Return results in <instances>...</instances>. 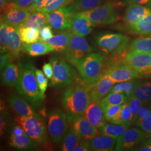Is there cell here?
Masks as SVG:
<instances>
[{
	"mask_svg": "<svg viewBox=\"0 0 151 151\" xmlns=\"http://www.w3.org/2000/svg\"><path fill=\"white\" fill-rule=\"evenodd\" d=\"M18 65L19 78L16 86L17 91L35 110H38L42 107L45 96L38 87L36 68L29 60L20 62Z\"/></svg>",
	"mask_w": 151,
	"mask_h": 151,
	"instance_id": "obj_1",
	"label": "cell"
},
{
	"mask_svg": "<svg viewBox=\"0 0 151 151\" xmlns=\"http://www.w3.org/2000/svg\"><path fill=\"white\" fill-rule=\"evenodd\" d=\"M61 101L70 116L85 115L87 108L91 103L87 83L76 79L63 92Z\"/></svg>",
	"mask_w": 151,
	"mask_h": 151,
	"instance_id": "obj_2",
	"label": "cell"
},
{
	"mask_svg": "<svg viewBox=\"0 0 151 151\" xmlns=\"http://www.w3.org/2000/svg\"><path fill=\"white\" fill-rule=\"evenodd\" d=\"M107 54L104 52H93L73 60L71 64L78 70L82 81L91 83L99 81L106 75Z\"/></svg>",
	"mask_w": 151,
	"mask_h": 151,
	"instance_id": "obj_3",
	"label": "cell"
},
{
	"mask_svg": "<svg viewBox=\"0 0 151 151\" xmlns=\"http://www.w3.org/2000/svg\"><path fill=\"white\" fill-rule=\"evenodd\" d=\"M127 51L108 58L106 75L115 83L133 80L140 78L132 65L125 60Z\"/></svg>",
	"mask_w": 151,
	"mask_h": 151,
	"instance_id": "obj_4",
	"label": "cell"
},
{
	"mask_svg": "<svg viewBox=\"0 0 151 151\" xmlns=\"http://www.w3.org/2000/svg\"><path fill=\"white\" fill-rule=\"evenodd\" d=\"M60 55H54L50 59L53 68V76L49 86L58 88L70 86L76 80L75 70Z\"/></svg>",
	"mask_w": 151,
	"mask_h": 151,
	"instance_id": "obj_5",
	"label": "cell"
},
{
	"mask_svg": "<svg viewBox=\"0 0 151 151\" xmlns=\"http://www.w3.org/2000/svg\"><path fill=\"white\" fill-rule=\"evenodd\" d=\"M130 38L122 34L106 32L96 36L97 47L107 54H119L127 49Z\"/></svg>",
	"mask_w": 151,
	"mask_h": 151,
	"instance_id": "obj_6",
	"label": "cell"
},
{
	"mask_svg": "<svg viewBox=\"0 0 151 151\" xmlns=\"http://www.w3.org/2000/svg\"><path fill=\"white\" fill-rule=\"evenodd\" d=\"M15 120L22 125L26 133L33 140L42 146L48 145V138L43 119L38 115L30 116H19Z\"/></svg>",
	"mask_w": 151,
	"mask_h": 151,
	"instance_id": "obj_7",
	"label": "cell"
},
{
	"mask_svg": "<svg viewBox=\"0 0 151 151\" xmlns=\"http://www.w3.org/2000/svg\"><path fill=\"white\" fill-rule=\"evenodd\" d=\"M69 117L60 109L52 110L48 118V130L54 143L59 145L63 140L68 129Z\"/></svg>",
	"mask_w": 151,
	"mask_h": 151,
	"instance_id": "obj_8",
	"label": "cell"
},
{
	"mask_svg": "<svg viewBox=\"0 0 151 151\" xmlns=\"http://www.w3.org/2000/svg\"><path fill=\"white\" fill-rule=\"evenodd\" d=\"M76 14L86 17L95 25L111 24L118 20L114 5L110 1L105 2L103 5L90 10L80 11Z\"/></svg>",
	"mask_w": 151,
	"mask_h": 151,
	"instance_id": "obj_9",
	"label": "cell"
},
{
	"mask_svg": "<svg viewBox=\"0 0 151 151\" xmlns=\"http://www.w3.org/2000/svg\"><path fill=\"white\" fill-rule=\"evenodd\" d=\"M95 51L96 48L90 45L83 37L72 33L68 49L63 54L65 60L72 63L73 60L81 58Z\"/></svg>",
	"mask_w": 151,
	"mask_h": 151,
	"instance_id": "obj_10",
	"label": "cell"
},
{
	"mask_svg": "<svg viewBox=\"0 0 151 151\" xmlns=\"http://www.w3.org/2000/svg\"><path fill=\"white\" fill-rule=\"evenodd\" d=\"M77 13L71 4H68L60 9L49 13V25L57 31L70 29L72 16Z\"/></svg>",
	"mask_w": 151,
	"mask_h": 151,
	"instance_id": "obj_11",
	"label": "cell"
},
{
	"mask_svg": "<svg viewBox=\"0 0 151 151\" xmlns=\"http://www.w3.org/2000/svg\"><path fill=\"white\" fill-rule=\"evenodd\" d=\"M125 60L140 78L151 77V53L129 51L126 54Z\"/></svg>",
	"mask_w": 151,
	"mask_h": 151,
	"instance_id": "obj_12",
	"label": "cell"
},
{
	"mask_svg": "<svg viewBox=\"0 0 151 151\" xmlns=\"http://www.w3.org/2000/svg\"><path fill=\"white\" fill-rule=\"evenodd\" d=\"M146 138V133L140 129L136 128H128L116 139L115 150H128L145 140Z\"/></svg>",
	"mask_w": 151,
	"mask_h": 151,
	"instance_id": "obj_13",
	"label": "cell"
},
{
	"mask_svg": "<svg viewBox=\"0 0 151 151\" xmlns=\"http://www.w3.org/2000/svg\"><path fill=\"white\" fill-rule=\"evenodd\" d=\"M69 117L70 122L77 134L83 140H90L100 135V132L85 116H76Z\"/></svg>",
	"mask_w": 151,
	"mask_h": 151,
	"instance_id": "obj_14",
	"label": "cell"
},
{
	"mask_svg": "<svg viewBox=\"0 0 151 151\" xmlns=\"http://www.w3.org/2000/svg\"><path fill=\"white\" fill-rule=\"evenodd\" d=\"M115 83V82L106 75L95 82L87 83L91 101L99 102L111 92Z\"/></svg>",
	"mask_w": 151,
	"mask_h": 151,
	"instance_id": "obj_15",
	"label": "cell"
},
{
	"mask_svg": "<svg viewBox=\"0 0 151 151\" xmlns=\"http://www.w3.org/2000/svg\"><path fill=\"white\" fill-rule=\"evenodd\" d=\"M32 12L28 8L12 7L1 15V23L20 26L27 20Z\"/></svg>",
	"mask_w": 151,
	"mask_h": 151,
	"instance_id": "obj_16",
	"label": "cell"
},
{
	"mask_svg": "<svg viewBox=\"0 0 151 151\" xmlns=\"http://www.w3.org/2000/svg\"><path fill=\"white\" fill-rule=\"evenodd\" d=\"M95 25H96L88 18L75 14L71 18L70 29L71 32L75 35L85 37L92 32L93 27H95Z\"/></svg>",
	"mask_w": 151,
	"mask_h": 151,
	"instance_id": "obj_17",
	"label": "cell"
},
{
	"mask_svg": "<svg viewBox=\"0 0 151 151\" xmlns=\"http://www.w3.org/2000/svg\"><path fill=\"white\" fill-rule=\"evenodd\" d=\"M151 13V5H142L132 4L128 6L124 14L125 24H133L138 22Z\"/></svg>",
	"mask_w": 151,
	"mask_h": 151,
	"instance_id": "obj_18",
	"label": "cell"
},
{
	"mask_svg": "<svg viewBox=\"0 0 151 151\" xmlns=\"http://www.w3.org/2000/svg\"><path fill=\"white\" fill-rule=\"evenodd\" d=\"M11 108L19 116H30L38 115L34 109L27 103L26 100L22 99L15 93H10L7 99Z\"/></svg>",
	"mask_w": 151,
	"mask_h": 151,
	"instance_id": "obj_19",
	"label": "cell"
},
{
	"mask_svg": "<svg viewBox=\"0 0 151 151\" xmlns=\"http://www.w3.org/2000/svg\"><path fill=\"white\" fill-rule=\"evenodd\" d=\"M85 116L98 129L105 124V118L99 102H91L87 108Z\"/></svg>",
	"mask_w": 151,
	"mask_h": 151,
	"instance_id": "obj_20",
	"label": "cell"
},
{
	"mask_svg": "<svg viewBox=\"0 0 151 151\" xmlns=\"http://www.w3.org/2000/svg\"><path fill=\"white\" fill-rule=\"evenodd\" d=\"M124 30L132 34L140 36H151V13L140 21L128 24L123 27Z\"/></svg>",
	"mask_w": 151,
	"mask_h": 151,
	"instance_id": "obj_21",
	"label": "cell"
},
{
	"mask_svg": "<svg viewBox=\"0 0 151 151\" xmlns=\"http://www.w3.org/2000/svg\"><path fill=\"white\" fill-rule=\"evenodd\" d=\"M9 144L11 147L22 151L36 150L38 148V145L37 142L33 140L26 133L19 135L12 134Z\"/></svg>",
	"mask_w": 151,
	"mask_h": 151,
	"instance_id": "obj_22",
	"label": "cell"
},
{
	"mask_svg": "<svg viewBox=\"0 0 151 151\" xmlns=\"http://www.w3.org/2000/svg\"><path fill=\"white\" fill-rule=\"evenodd\" d=\"M19 78V65L10 63L1 71V82L6 86H16Z\"/></svg>",
	"mask_w": 151,
	"mask_h": 151,
	"instance_id": "obj_23",
	"label": "cell"
},
{
	"mask_svg": "<svg viewBox=\"0 0 151 151\" xmlns=\"http://www.w3.org/2000/svg\"><path fill=\"white\" fill-rule=\"evenodd\" d=\"M72 34V32L70 31L60 32L53 36L47 42L54 49L55 52L63 54L68 49Z\"/></svg>",
	"mask_w": 151,
	"mask_h": 151,
	"instance_id": "obj_24",
	"label": "cell"
},
{
	"mask_svg": "<svg viewBox=\"0 0 151 151\" xmlns=\"http://www.w3.org/2000/svg\"><path fill=\"white\" fill-rule=\"evenodd\" d=\"M9 52L15 58H19L22 49V40L18 30V26L9 27Z\"/></svg>",
	"mask_w": 151,
	"mask_h": 151,
	"instance_id": "obj_25",
	"label": "cell"
},
{
	"mask_svg": "<svg viewBox=\"0 0 151 151\" xmlns=\"http://www.w3.org/2000/svg\"><path fill=\"white\" fill-rule=\"evenodd\" d=\"M22 48L31 57L40 56L54 52V49L47 42H37L31 44H24Z\"/></svg>",
	"mask_w": 151,
	"mask_h": 151,
	"instance_id": "obj_26",
	"label": "cell"
},
{
	"mask_svg": "<svg viewBox=\"0 0 151 151\" xmlns=\"http://www.w3.org/2000/svg\"><path fill=\"white\" fill-rule=\"evenodd\" d=\"M116 139L105 135H97L90 140L92 151H113Z\"/></svg>",
	"mask_w": 151,
	"mask_h": 151,
	"instance_id": "obj_27",
	"label": "cell"
},
{
	"mask_svg": "<svg viewBox=\"0 0 151 151\" xmlns=\"http://www.w3.org/2000/svg\"><path fill=\"white\" fill-rule=\"evenodd\" d=\"M49 13L43 11L32 12L27 20L19 27H32L39 29L42 26L48 24Z\"/></svg>",
	"mask_w": 151,
	"mask_h": 151,
	"instance_id": "obj_28",
	"label": "cell"
},
{
	"mask_svg": "<svg viewBox=\"0 0 151 151\" xmlns=\"http://www.w3.org/2000/svg\"><path fill=\"white\" fill-rule=\"evenodd\" d=\"M130 125L129 124L119 125L105 123L103 127L99 129V131L101 135L117 139L129 128Z\"/></svg>",
	"mask_w": 151,
	"mask_h": 151,
	"instance_id": "obj_29",
	"label": "cell"
},
{
	"mask_svg": "<svg viewBox=\"0 0 151 151\" xmlns=\"http://www.w3.org/2000/svg\"><path fill=\"white\" fill-rule=\"evenodd\" d=\"M81 138L77 134L75 129L73 127H70L67 130L63 140L62 145V150L63 151H72L81 142Z\"/></svg>",
	"mask_w": 151,
	"mask_h": 151,
	"instance_id": "obj_30",
	"label": "cell"
},
{
	"mask_svg": "<svg viewBox=\"0 0 151 151\" xmlns=\"http://www.w3.org/2000/svg\"><path fill=\"white\" fill-rule=\"evenodd\" d=\"M128 97L124 94L117 92H110L101 99L99 103L102 107L103 111L109 106L123 105L127 103Z\"/></svg>",
	"mask_w": 151,
	"mask_h": 151,
	"instance_id": "obj_31",
	"label": "cell"
},
{
	"mask_svg": "<svg viewBox=\"0 0 151 151\" xmlns=\"http://www.w3.org/2000/svg\"><path fill=\"white\" fill-rule=\"evenodd\" d=\"M18 30L22 43L31 44L39 40V29L32 27L18 26Z\"/></svg>",
	"mask_w": 151,
	"mask_h": 151,
	"instance_id": "obj_32",
	"label": "cell"
},
{
	"mask_svg": "<svg viewBox=\"0 0 151 151\" xmlns=\"http://www.w3.org/2000/svg\"><path fill=\"white\" fill-rule=\"evenodd\" d=\"M129 51L151 53V36H141L135 38L130 45Z\"/></svg>",
	"mask_w": 151,
	"mask_h": 151,
	"instance_id": "obj_33",
	"label": "cell"
},
{
	"mask_svg": "<svg viewBox=\"0 0 151 151\" xmlns=\"http://www.w3.org/2000/svg\"><path fill=\"white\" fill-rule=\"evenodd\" d=\"M140 83L139 81L133 80L119 82L114 86L110 92L121 93L129 97L133 93L136 88Z\"/></svg>",
	"mask_w": 151,
	"mask_h": 151,
	"instance_id": "obj_34",
	"label": "cell"
},
{
	"mask_svg": "<svg viewBox=\"0 0 151 151\" xmlns=\"http://www.w3.org/2000/svg\"><path fill=\"white\" fill-rule=\"evenodd\" d=\"M106 0H72L70 3L77 12L90 10L103 5Z\"/></svg>",
	"mask_w": 151,
	"mask_h": 151,
	"instance_id": "obj_35",
	"label": "cell"
},
{
	"mask_svg": "<svg viewBox=\"0 0 151 151\" xmlns=\"http://www.w3.org/2000/svg\"><path fill=\"white\" fill-rule=\"evenodd\" d=\"M132 95L138 97L143 103L151 101V82H140Z\"/></svg>",
	"mask_w": 151,
	"mask_h": 151,
	"instance_id": "obj_36",
	"label": "cell"
},
{
	"mask_svg": "<svg viewBox=\"0 0 151 151\" xmlns=\"http://www.w3.org/2000/svg\"><path fill=\"white\" fill-rule=\"evenodd\" d=\"M123 105L109 106L104 111L106 121L114 124H119L120 114Z\"/></svg>",
	"mask_w": 151,
	"mask_h": 151,
	"instance_id": "obj_37",
	"label": "cell"
},
{
	"mask_svg": "<svg viewBox=\"0 0 151 151\" xmlns=\"http://www.w3.org/2000/svg\"><path fill=\"white\" fill-rule=\"evenodd\" d=\"M10 25L1 23L0 25V46L1 53L9 52V34Z\"/></svg>",
	"mask_w": 151,
	"mask_h": 151,
	"instance_id": "obj_38",
	"label": "cell"
},
{
	"mask_svg": "<svg viewBox=\"0 0 151 151\" xmlns=\"http://www.w3.org/2000/svg\"><path fill=\"white\" fill-rule=\"evenodd\" d=\"M134 123L133 116L130 110L129 104L127 103L123 104L120 114L119 125L129 124L131 125Z\"/></svg>",
	"mask_w": 151,
	"mask_h": 151,
	"instance_id": "obj_39",
	"label": "cell"
},
{
	"mask_svg": "<svg viewBox=\"0 0 151 151\" xmlns=\"http://www.w3.org/2000/svg\"><path fill=\"white\" fill-rule=\"evenodd\" d=\"M70 0H48L45 5L40 11L50 13L70 4Z\"/></svg>",
	"mask_w": 151,
	"mask_h": 151,
	"instance_id": "obj_40",
	"label": "cell"
},
{
	"mask_svg": "<svg viewBox=\"0 0 151 151\" xmlns=\"http://www.w3.org/2000/svg\"><path fill=\"white\" fill-rule=\"evenodd\" d=\"M127 103L129 104L130 110L133 116L134 123L135 122L137 116L140 108L143 106V102L139 100L138 97L132 95L128 97V101Z\"/></svg>",
	"mask_w": 151,
	"mask_h": 151,
	"instance_id": "obj_41",
	"label": "cell"
},
{
	"mask_svg": "<svg viewBox=\"0 0 151 151\" xmlns=\"http://www.w3.org/2000/svg\"><path fill=\"white\" fill-rule=\"evenodd\" d=\"M35 75L39 88L41 92L44 95V93L46 91L48 85V78L44 75V72L43 73V72L40 70H36Z\"/></svg>",
	"mask_w": 151,
	"mask_h": 151,
	"instance_id": "obj_42",
	"label": "cell"
},
{
	"mask_svg": "<svg viewBox=\"0 0 151 151\" xmlns=\"http://www.w3.org/2000/svg\"><path fill=\"white\" fill-rule=\"evenodd\" d=\"M52 28V27L50 25H44L39 29V41L48 42L49 39L53 36Z\"/></svg>",
	"mask_w": 151,
	"mask_h": 151,
	"instance_id": "obj_43",
	"label": "cell"
},
{
	"mask_svg": "<svg viewBox=\"0 0 151 151\" xmlns=\"http://www.w3.org/2000/svg\"><path fill=\"white\" fill-rule=\"evenodd\" d=\"M151 115V106H142L137 115L135 123L137 125L140 123V122L148 118Z\"/></svg>",
	"mask_w": 151,
	"mask_h": 151,
	"instance_id": "obj_44",
	"label": "cell"
},
{
	"mask_svg": "<svg viewBox=\"0 0 151 151\" xmlns=\"http://www.w3.org/2000/svg\"><path fill=\"white\" fill-rule=\"evenodd\" d=\"M48 0H33L32 5L28 9L30 11L32 12L40 11L41 9L45 5Z\"/></svg>",
	"mask_w": 151,
	"mask_h": 151,
	"instance_id": "obj_45",
	"label": "cell"
},
{
	"mask_svg": "<svg viewBox=\"0 0 151 151\" xmlns=\"http://www.w3.org/2000/svg\"><path fill=\"white\" fill-rule=\"evenodd\" d=\"M12 56L10 52L1 53L0 55V68L1 72L7 65L10 63V58Z\"/></svg>",
	"mask_w": 151,
	"mask_h": 151,
	"instance_id": "obj_46",
	"label": "cell"
},
{
	"mask_svg": "<svg viewBox=\"0 0 151 151\" xmlns=\"http://www.w3.org/2000/svg\"><path fill=\"white\" fill-rule=\"evenodd\" d=\"M137 125L146 133L151 134V115Z\"/></svg>",
	"mask_w": 151,
	"mask_h": 151,
	"instance_id": "obj_47",
	"label": "cell"
},
{
	"mask_svg": "<svg viewBox=\"0 0 151 151\" xmlns=\"http://www.w3.org/2000/svg\"><path fill=\"white\" fill-rule=\"evenodd\" d=\"M33 0H12L15 7L17 8H28L32 5Z\"/></svg>",
	"mask_w": 151,
	"mask_h": 151,
	"instance_id": "obj_48",
	"label": "cell"
},
{
	"mask_svg": "<svg viewBox=\"0 0 151 151\" xmlns=\"http://www.w3.org/2000/svg\"><path fill=\"white\" fill-rule=\"evenodd\" d=\"M44 73L49 80H51L53 76V68L51 63H45L43 66Z\"/></svg>",
	"mask_w": 151,
	"mask_h": 151,
	"instance_id": "obj_49",
	"label": "cell"
},
{
	"mask_svg": "<svg viewBox=\"0 0 151 151\" xmlns=\"http://www.w3.org/2000/svg\"><path fill=\"white\" fill-rule=\"evenodd\" d=\"M90 140H84L81 142L75 148V151H91Z\"/></svg>",
	"mask_w": 151,
	"mask_h": 151,
	"instance_id": "obj_50",
	"label": "cell"
},
{
	"mask_svg": "<svg viewBox=\"0 0 151 151\" xmlns=\"http://www.w3.org/2000/svg\"><path fill=\"white\" fill-rule=\"evenodd\" d=\"M132 4L142 5H151V0H123L122 5H129Z\"/></svg>",
	"mask_w": 151,
	"mask_h": 151,
	"instance_id": "obj_51",
	"label": "cell"
},
{
	"mask_svg": "<svg viewBox=\"0 0 151 151\" xmlns=\"http://www.w3.org/2000/svg\"><path fill=\"white\" fill-rule=\"evenodd\" d=\"M137 150L139 151H151V138L143 143Z\"/></svg>",
	"mask_w": 151,
	"mask_h": 151,
	"instance_id": "obj_52",
	"label": "cell"
},
{
	"mask_svg": "<svg viewBox=\"0 0 151 151\" xmlns=\"http://www.w3.org/2000/svg\"><path fill=\"white\" fill-rule=\"evenodd\" d=\"M25 131L22 128V125H17L15 126L12 130V134L14 135H19L25 133Z\"/></svg>",
	"mask_w": 151,
	"mask_h": 151,
	"instance_id": "obj_53",
	"label": "cell"
},
{
	"mask_svg": "<svg viewBox=\"0 0 151 151\" xmlns=\"http://www.w3.org/2000/svg\"><path fill=\"white\" fill-rule=\"evenodd\" d=\"M6 117L4 114L1 113L0 117V131H1V135L4 134L6 125Z\"/></svg>",
	"mask_w": 151,
	"mask_h": 151,
	"instance_id": "obj_54",
	"label": "cell"
},
{
	"mask_svg": "<svg viewBox=\"0 0 151 151\" xmlns=\"http://www.w3.org/2000/svg\"><path fill=\"white\" fill-rule=\"evenodd\" d=\"M9 1H12V0H9Z\"/></svg>",
	"mask_w": 151,
	"mask_h": 151,
	"instance_id": "obj_55",
	"label": "cell"
}]
</instances>
